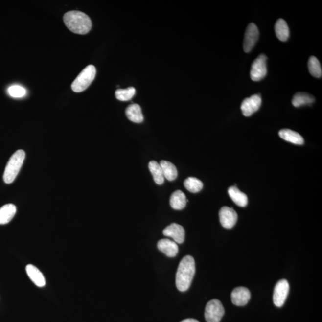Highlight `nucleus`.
Masks as SVG:
<instances>
[{
  "mask_svg": "<svg viewBox=\"0 0 322 322\" xmlns=\"http://www.w3.org/2000/svg\"><path fill=\"white\" fill-rule=\"evenodd\" d=\"M96 69L93 65H89L83 70L72 84V89L76 92L86 90L94 80Z\"/></svg>",
  "mask_w": 322,
  "mask_h": 322,
  "instance_id": "obj_4",
  "label": "nucleus"
},
{
  "mask_svg": "<svg viewBox=\"0 0 322 322\" xmlns=\"http://www.w3.org/2000/svg\"><path fill=\"white\" fill-rule=\"evenodd\" d=\"M25 158V152L23 150H18L10 157L5 166L3 180L6 184H12L17 177L23 161Z\"/></svg>",
  "mask_w": 322,
  "mask_h": 322,
  "instance_id": "obj_3",
  "label": "nucleus"
},
{
  "mask_svg": "<svg viewBox=\"0 0 322 322\" xmlns=\"http://www.w3.org/2000/svg\"><path fill=\"white\" fill-rule=\"evenodd\" d=\"M258 37L259 31L256 24L253 23L248 24L245 31L244 46H243L245 52L249 53L252 50L256 43L257 42Z\"/></svg>",
  "mask_w": 322,
  "mask_h": 322,
  "instance_id": "obj_7",
  "label": "nucleus"
},
{
  "mask_svg": "<svg viewBox=\"0 0 322 322\" xmlns=\"http://www.w3.org/2000/svg\"><path fill=\"white\" fill-rule=\"evenodd\" d=\"M64 23L73 33L85 35L92 29L91 19L85 13L79 11H70L65 13Z\"/></svg>",
  "mask_w": 322,
  "mask_h": 322,
  "instance_id": "obj_2",
  "label": "nucleus"
},
{
  "mask_svg": "<svg viewBox=\"0 0 322 322\" xmlns=\"http://www.w3.org/2000/svg\"><path fill=\"white\" fill-rule=\"evenodd\" d=\"M280 138L295 144L301 145L304 144V138L298 133L289 129H283L279 132Z\"/></svg>",
  "mask_w": 322,
  "mask_h": 322,
  "instance_id": "obj_18",
  "label": "nucleus"
},
{
  "mask_svg": "<svg viewBox=\"0 0 322 322\" xmlns=\"http://www.w3.org/2000/svg\"><path fill=\"white\" fill-rule=\"evenodd\" d=\"M267 59L265 54H261L253 62L250 71L251 80L259 81L265 77L267 73Z\"/></svg>",
  "mask_w": 322,
  "mask_h": 322,
  "instance_id": "obj_6",
  "label": "nucleus"
},
{
  "mask_svg": "<svg viewBox=\"0 0 322 322\" xmlns=\"http://www.w3.org/2000/svg\"><path fill=\"white\" fill-rule=\"evenodd\" d=\"M187 202L186 196L181 190H176L170 197V206L174 209L181 210L184 208Z\"/></svg>",
  "mask_w": 322,
  "mask_h": 322,
  "instance_id": "obj_15",
  "label": "nucleus"
},
{
  "mask_svg": "<svg viewBox=\"0 0 322 322\" xmlns=\"http://www.w3.org/2000/svg\"><path fill=\"white\" fill-rule=\"evenodd\" d=\"M308 70L314 77L320 78L322 75V67L319 60L315 56H311L308 62Z\"/></svg>",
  "mask_w": 322,
  "mask_h": 322,
  "instance_id": "obj_25",
  "label": "nucleus"
},
{
  "mask_svg": "<svg viewBox=\"0 0 322 322\" xmlns=\"http://www.w3.org/2000/svg\"><path fill=\"white\" fill-rule=\"evenodd\" d=\"M231 301L237 306H244L249 302L251 298V293L249 289L247 288L237 287L232 291L231 294Z\"/></svg>",
  "mask_w": 322,
  "mask_h": 322,
  "instance_id": "obj_12",
  "label": "nucleus"
},
{
  "mask_svg": "<svg viewBox=\"0 0 322 322\" xmlns=\"http://www.w3.org/2000/svg\"><path fill=\"white\" fill-rule=\"evenodd\" d=\"M126 115L128 119L135 123H141L144 120L142 112L140 105L132 104L126 109Z\"/></svg>",
  "mask_w": 322,
  "mask_h": 322,
  "instance_id": "obj_17",
  "label": "nucleus"
},
{
  "mask_svg": "<svg viewBox=\"0 0 322 322\" xmlns=\"http://www.w3.org/2000/svg\"><path fill=\"white\" fill-rule=\"evenodd\" d=\"M225 315V308L219 300L214 299L207 303L205 318L207 322H220Z\"/></svg>",
  "mask_w": 322,
  "mask_h": 322,
  "instance_id": "obj_5",
  "label": "nucleus"
},
{
  "mask_svg": "<svg viewBox=\"0 0 322 322\" xmlns=\"http://www.w3.org/2000/svg\"><path fill=\"white\" fill-rule=\"evenodd\" d=\"M148 166L155 182L158 185L162 184L164 182L165 177L159 163L155 161H151L149 162Z\"/></svg>",
  "mask_w": 322,
  "mask_h": 322,
  "instance_id": "obj_23",
  "label": "nucleus"
},
{
  "mask_svg": "<svg viewBox=\"0 0 322 322\" xmlns=\"http://www.w3.org/2000/svg\"><path fill=\"white\" fill-rule=\"evenodd\" d=\"M163 235L170 237L174 242L182 244L184 241L185 231L184 227L177 223H172L163 230Z\"/></svg>",
  "mask_w": 322,
  "mask_h": 322,
  "instance_id": "obj_11",
  "label": "nucleus"
},
{
  "mask_svg": "<svg viewBox=\"0 0 322 322\" xmlns=\"http://www.w3.org/2000/svg\"><path fill=\"white\" fill-rule=\"evenodd\" d=\"M16 212L15 205L8 204L0 208V225L9 223L14 217Z\"/></svg>",
  "mask_w": 322,
  "mask_h": 322,
  "instance_id": "obj_16",
  "label": "nucleus"
},
{
  "mask_svg": "<svg viewBox=\"0 0 322 322\" xmlns=\"http://www.w3.org/2000/svg\"><path fill=\"white\" fill-rule=\"evenodd\" d=\"M184 185L188 191L195 193L203 189V183L195 177H190L184 180Z\"/></svg>",
  "mask_w": 322,
  "mask_h": 322,
  "instance_id": "obj_24",
  "label": "nucleus"
},
{
  "mask_svg": "<svg viewBox=\"0 0 322 322\" xmlns=\"http://www.w3.org/2000/svg\"><path fill=\"white\" fill-rule=\"evenodd\" d=\"M220 222L223 228L231 229L236 225L237 214L233 208L223 207L219 212Z\"/></svg>",
  "mask_w": 322,
  "mask_h": 322,
  "instance_id": "obj_10",
  "label": "nucleus"
},
{
  "mask_svg": "<svg viewBox=\"0 0 322 322\" xmlns=\"http://www.w3.org/2000/svg\"><path fill=\"white\" fill-rule=\"evenodd\" d=\"M289 285L287 280L282 279L275 286L274 293V302L276 306L282 307L287 298Z\"/></svg>",
  "mask_w": 322,
  "mask_h": 322,
  "instance_id": "obj_8",
  "label": "nucleus"
},
{
  "mask_svg": "<svg viewBox=\"0 0 322 322\" xmlns=\"http://www.w3.org/2000/svg\"><path fill=\"white\" fill-rule=\"evenodd\" d=\"M275 33L280 41L286 42L289 37V29L287 23L282 19H278L276 23Z\"/></svg>",
  "mask_w": 322,
  "mask_h": 322,
  "instance_id": "obj_21",
  "label": "nucleus"
},
{
  "mask_svg": "<svg viewBox=\"0 0 322 322\" xmlns=\"http://www.w3.org/2000/svg\"><path fill=\"white\" fill-rule=\"evenodd\" d=\"M262 103L260 94H254L243 100L241 108L245 116H250L260 109Z\"/></svg>",
  "mask_w": 322,
  "mask_h": 322,
  "instance_id": "obj_9",
  "label": "nucleus"
},
{
  "mask_svg": "<svg viewBox=\"0 0 322 322\" xmlns=\"http://www.w3.org/2000/svg\"><path fill=\"white\" fill-rule=\"evenodd\" d=\"M181 322H199L197 320H196V319H184V320L182 321Z\"/></svg>",
  "mask_w": 322,
  "mask_h": 322,
  "instance_id": "obj_28",
  "label": "nucleus"
},
{
  "mask_svg": "<svg viewBox=\"0 0 322 322\" xmlns=\"http://www.w3.org/2000/svg\"><path fill=\"white\" fill-rule=\"evenodd\" d=\"M315 100V97L306 92H297L294 95L292 103L295 107L299 108V106L312 104Z\"/></svg>",
  "mask_w": 322,
  "mask_h": 322,
  "instance_id": "obj_22",
  "label": "nucleus"
},
{
  "mask_svg": "<svg viewBox=\"0 0 322 322\" xmlns=\"http://www.w3.org/2000/svg\"><path fill=\"white\" fill-rule=\"evenodd\" d=\"M229 196L237 206L241 207H245L248 204V197L244 193L240 191L236 186L229 188L228 190Z\"/></svg>",
  "mask_w": 322,
  "mask_h": 322,
  "instance_id": "obj_19",
  "label": "nucleus"
},
{
  "mask_svg": "<svg viewBox=\"0 0 322 322\" xmlns=\"http://www.w3.org/2000/svg\"><path fill=\"white\" fill-rule=\"evenodd\" d=\"M136 93V90L134 87H129L126 89H118L115 92L116 99L120 101L130 100L132 99Z\"/></svg>",
  "mask_w": 322,
  "mask_h": 322,
  "instance_id": "obj_26",
  "label": "nucleus"
},
{
  "mask_svg": "<svg viewBox=\"0 0 322 322\" xmlns=\"http://www.w3.org/2000/svg\"><path fill=\"white\" fill-rule=\"evenodd\" d=\"M158 249L168 257H174L179 252V247L177 243L170 239H162L158 241Z\"/></svg>",
  "mask_w": 322,
  "mask_h": 322,
  "instance_id": "obj_13",
  "label": "nucleus"
},
{
  "mask_svg": "<svg viewBox=\"0 0 322 322\" xmlns=\"http://www.w3.org/2000/svg\"><path fill=\"white\" fill-rule=\"evenodd\" d=\"M8 92L11 96L15 98H21L26 95V91L23 87L15 85L8 89Z\"/></svg>",
  "mask_w": 322,
  "mask_h": 322,
  "instance_id": "obj_27",
  "label": "nucleus"
},
{
  "mask_svg": "<svg viewBox=\"0 0 322 322\" xmlns=\"http://www.w3.org/2000/svg\"><path fill=\"white\" fill-rule=\"evenodd\" d=\"M160 165L162 168L165 179L169 181H173L176 179L177 175H178V172H177L176 166L173 163L167 161L162 160L161 161Z\"/></svg>",
  "mask_w": 322,
  "mask_h": 322,
  "instance_id": "obj_20",
  "label": "nucleus"
},
{
  "mask_svg": "<svg viewBox=\"0 0 322 322\" xmlns=\"http://www.w3.org/2000/svg\"><path fill=\"white\" fill-rule=\"evenodd\" d=\"M26 274L32 282L38 287H43L46 285V279L40 270L32 264L26 267Z\"/></svg>",
  "mask_w": 322,
  "mask_h": 322,
  "instance_id": "obj_14",
  "label": "nucleus"
},
{
  "mask_svg": "<svg viewBox=\"0 0 322 322\" xmlns=\"http://www.w3.org/2000/svg\"><path fill=\"white\" fill-rule=\"evenodd\" d=\"M195 270V262L192 256H185L180 261L176 276V284L180 291H186L190 288Z\"/></svg>",
  "mask_w": 322,
  "mask_h": 322,
  "instance_id": "obj_1",
  "label": "nucleus"
}]
</instances>
